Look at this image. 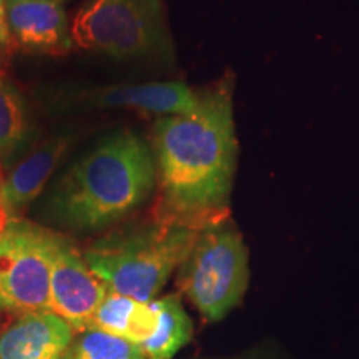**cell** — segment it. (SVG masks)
I'll use <instances>...</instances> for the list:
<instances>
[{
    "label": "cell",
    "mask_w": 359,
    "mask_h": 359,
    "mask_svg": "<svg viewBox=\"0 0 359 359\" xmlns=\"http://www.w3.org/2000/svg\"><path fill=\"white\" fill-rule=\"evenodd\" d=\"M11 42V34H8L7 25V11H6V0H0V52L7 48Z\"/></svg>",
    "instance_id": "2e32d148"
},
{
    "label": "cell",
    "mask_w": 359,
    "mask_h": 359,
    "mask_svg": "<svg viewBox=\"0 0 359 359\" xmlns=\"http://www.w3.org/2000/svg\"><path fill=\"white\" fill-rule=\"evenodd\" d=\"M50 2H60L62 4V0H50Z\"/></svg>",
    "instance_id": "d6986e66"
},
{
    "label": "cell",
    "mask_w": 359,
    "mask_h": 359,
    "mask_svg": "<svg viewBox=\"0 0 359 359\" xmlns=\"http://www.w3.org/2000/svg\"><path fill=\"white\" fill-rule=\"evenodd\" d=\"M72 42L110 57H148L170 52L161 0H92L70 25Z\"/></svg>",
    "instance_id": "5b68a950"
},
{
    "label": "cell",
    "mask_w": 359,
    "mask_h": 359,
    "mask_svg": "<svg viewBox=\"0 0 359 359\" xmlns=\"http://www.w3.org/2000/svg\"><path fill=\"white\" fill-rule=\"evenodd\" d=\"M156 182L155 155L133 132H120L72 167L53 191L55 217L69 228L95 231L145 203Z\"/></svg>",
    "instance_id": "7a4b0ae2"
},
{
    "label": "cell",
    "mask_w": 359,
    "mask_h": 359,
    "mask_svg": "<svg viewBox=\"0 0 359 359\" xmlns=\"http://www.w3.org/2000/svg\"><path fill=\"white\" fill-rule=\"evenodd\" d=\"M2 327H4V323L0 321V333H2Z\"/></svg>",
    "instance_id": "ac0fdd59"
},
{
    "label": "cell",
    "mask_w": 359,
    "mask_h": 359,
    "mask_svg": "<svg viewBox=\"0 0 359 359\" xmlns=\"http://www.w3.org/2000/svg\"><path fill=\"white\" fill-rule=\"evenodd\" d=\"M11 39L25 50L64 55L72 47L67 13L60 2L6 0Z\"/></svg>",
    "instance_id": "9c48e42d"
},
{
    "label": "cell",
    "mask_w": 359,
    "mask_h": 359,
    "mask_svg": "<svg viewBox=\"0 0 359 359\" xmlns=\"http://www.w3.org/2000/svg\"><path fill=\"white\" fill-rule=\"evenodd\" d=\"M8 222H11V217H8L6 210H4L2 206H0V235H2L4 230H6V228H7Z\"/></svg>",
    "instance_id": "e0dca14e"
},
{
    "label": "cell",
    "mask_w": 359,
    "mask_h": 359,
    "mask_svg": "<svg viewBox=\"0 0 359 359\" xmlns=\"http://www.w3.org/2000/svg\"><path fill=\"white\" fill-rule=\"evenodd\" d=\"M200 97L183 82H150L100 90L95 95V103L173 116L195 110Z\"/></svg>",
    "instance_id": "8fae6325"
},
{
    "label": "cell",
    "mask_w": 359,
    "mask_h": 359,
    "mask_svg": "<svg viewBox=\"0 0 359 359\" xmlns=\"http://www.w3.org/2000/svg\"><path fill=\"white\" fill-rule=\"evenodd\" d=\"M67 148L69 138H52L0 182V206L8 217L17 218L22 210L37 198Z\"/></svg>",
    "instance_id": "30bf717a"
},
{
    "label": "cell",
    "mask_w": 359,
    "mask_h": 359,
    "mask_svg": "<svg viewBox=\"0 0 359 359\" xmlns=\"http://www.w3.org/2000/svg\"><path fill=\"white\" fill-rule=\"evenodd\" d=\"M198 226L158 215L154 222L102 238L83 258L111 293L151 302L177 271Z\"/></svg>",
    "instance_id": "3957f363"
},
{
    "label": "cell",
    "mask_w": 359,
    "mask_h": 359,
    "mask_svg": "<svg viewBox=\"0 0 359 359\" xmlns=\"http://www.w3.org/2000/svg\"><path fill=\"white\" fill-rule=\"evenodd\" d=\"M75 330L52 309L15 314L0 333V359H60Z\"/></svg>",
    "instance_id": "ba28073f"
},
{
    "label": "cell",
    "mask_w": 359,
    "mask_h": 359,
    "mask_svg": "<svg viewBox=\"0 0 359 359\" xmlns=\"http://www.w3.org/2000/svg\"><path fill=\"white\" fill-rule=\"evenodd\" d=\"M50 243V309L74 327L75 333L92 326L93 314L109 288L98 280L69 238L48 233Z\"/></svg>",
    "instance_id": "52a82bcc"
},
{
    "label": "cell",
    "mask_w": 359,
    "mask_h": 359,
    "mask_svg": "<svg viewBox=\"0 0 359 359\" xmlns=\"http://www.w3.org/2000/svg\"><path fill=\"white\" fill-rule=\"evenodd\" d=\"M156 311V330L142 346L147 359H172L193 338V321L178 294L151 299Z\"/></svg>",
    "instance_id": "4fadbf2b"
},
{
    "label": "cell",
    "mask_w": 359,
    "mask_h": 359,
    "mask_svg": "<svg viewBox=\"0 0 359 359\" xmlns=\"http://www.w3.org/2000/svg\"><path fill=\"white\" fill-rule=\"evenodd\" d=\"M48 233L17 217L0 235V313L50 309Z\"/></svg>",
    "instance_id": "8992f818"
},
{
    "label": "cell",
    "mask_w": 359,
    "mask_h": 359,
    "mask_svg": "<svg viewBox=\"0 0 359 359\" xmlns=\"http://www.w3.org/2000/svg\"><path fill=\"white\" fill-rule=\"evenodd\" d=\"M92 326L142 348L156 330L154 302H138L109 291L93 314Z\"/></svg>",
    "instance_id": "7c38bea8"
},
{
    "label": "cell",
    "mask_w": 359,
    "mask_h": 359,
    "mask_svg": "<svg viewBox=\"0 0 359 359\" xmlns=\"http://www.w3.org/2000/svg\"><path fill=\"white\" fill-rule=\"evenodd\" d=\"M154 148L158 215L198 228L226 215L238 155L230 87L203 93L190 114L160 118Z\"/></svg>",
    "instance_id": "6da1fadb"
},
{
    "label": "cell",
    "mask_w": 359,
    "mask_h": 359,
    "mask_svg": "<svg viewBox=\"0 0 359 359\" xmlns=\"http://www.w3.org/2000/svg\"><path fill=\"white\" fill-rule=\"evenodd\" d=\"M60 359H147V356L137 344L90 326L75 333Z\"/></svg>",
    "instance_id": "5bb4252c"
},
{
    "label": "cell",
    "mask_w": 359,
    "mask_h": 359,
    "mask_svg": "<svg viewBox=\"0 0 359 359\" xmlns=\"http://www.w3.org/2000/svg\"><path fill=\"white\" fill-rule=\"evenodd\" d=\"M25 120L15 90L0 74V158L15 150L24 137Z\"/></svg>",
    "instance_id": "9a60e30c"
},
{
    "label": "cell",
    "mask_w": 359,
    "mask_h": 359,
    "mask_svg": "<svg viewBox=\"0 0 359 359\" xmlns=\"http://www.w3.org/2000/svg\"><path fill=\"white\" fill-rule=\"evenodd\" d=\"M250 258L243 236L224 215L198 228L177 269V286L206 323H218L243 302Z\"/></svg>",
    "instance_id": "277c9868"
}]
</instances>
